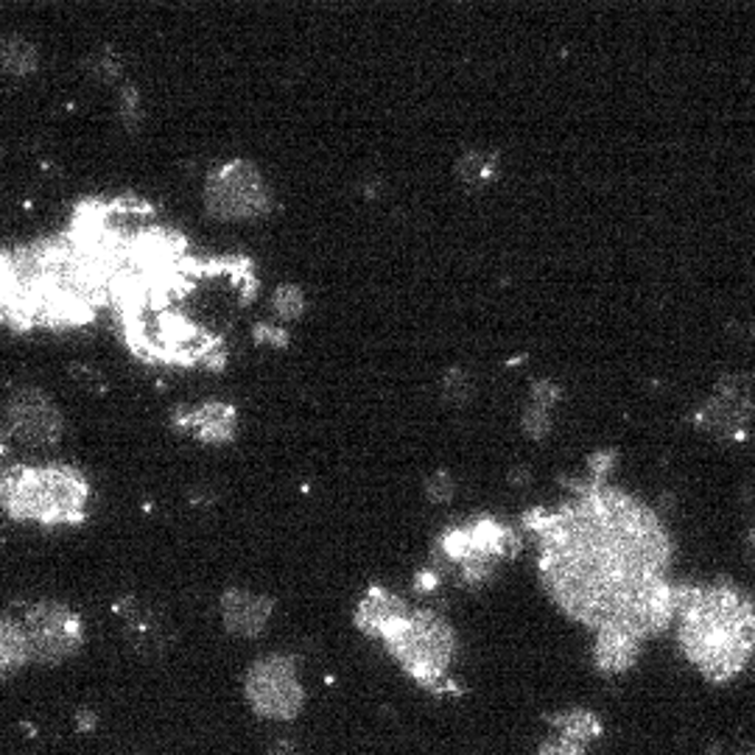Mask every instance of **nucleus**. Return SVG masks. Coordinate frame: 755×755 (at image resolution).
I'll return each instance as SVG.
<instances>
[{"mask_svg": "<svg viewBox=\"0 0 755 755\" xmlns=\"http://www.w3.org/2000/svg\"><path fill=\"white\" fill-rule=\"evenodd\" d=\"M529 523L543 543L546 585L573 618L649 636L677 612L675 585L664 579L669 538L636 498L596 484Z\"/></svg>", "mask_w": 755, "mask_h": 755, "instance_id": "1", "label": "nucleus"}, {"mask_svg": "<svg viewBox=\"0 0 755 755\" xmlns=\"http://www.w3.org/2000/svg\"><path fill=\"white\" fill-rule=\"evenodd\" d=\"M680 641L714 680L736 675L755 649V601L727 582L675 585Z\"/></svg>", "mask_w": 755, "mask_h": 755, "instance_id": "2", "label": "nucleus"}, {"mask_svg": "<svg viewBox=\"0 0 755 755\" xmlns=\"http://www.w3.org/2000/svg\"><path fill=\"white\" fill-rule=\"evenodd\" d=\"M3 503L18 521H37L46 527L79 523L85 518L87 484L73 468H14L3 479Z\"/></svg>", "mask_w": 755, "mask_h": 755, "instance_id": "3", "label": "nucleus"}, {"mask_svg": "<svg viewBox=\"0 0 755 755\" xmlns=\"http://www.w3.org/2000/svg\"><path fill=\"white\" fill-rule=\"evenodd\" d=\"M384 641L390 644L392 655L406 666L409 675L418 677L423 686H437L457 649L453 629L429 610L409 612V618H403Z\"/></svg>", "mask_w": 755, "mask_h": 755, "instance_id": "4", "label": "nucleus"}, {"mask_svg": "<svg viewBox=\"0 0 755 755\" xmlns=\"http://www.w3.org/2000/svg\"><path fill=\"white\" fill-rule=\"evenodd\" d=\"M246 699L261 716L294 719L303 710L305 694L297 683V666L286 655L261 658L246 675Z\"/></svg>", "mask_w": 755, "mask_h": 755, "instance_id": "5", "label": "nucleus"}, {"mask_svg": "<svg viewBox=\"0 0 755 755\" xmlns=\"http://www.w3.org/2000/svg\"><path fill=\"white\" fill-rule=\"evenodd\" d=\"M205 205L216 218H255L269 207V194L258 168L249 163H227L207 179Z\"/></svg>", "mask_w": 755, "mask_h": 755, "instance_id": "6", "label": "nucleus"}, {"mask_svg": "<svg viewBox=\"0 0 755 755\" xmlns=\"http://www.w3.org/2000/svg\"><path fill=\"white\" fill-rule=\"evenodd\" d=\"M26 638L35 664L51 666L70 658L81 644V621L57 601H40L26 612Z\"/></svg>", "mask_w": 755, "mask_h": 755, "instance_id": "7", "label": "nucleus"}, {"mask_svg": "<svg viewBox=\"0 0 755 755\" xmlns=\"http://www.w3.org/2000/svg\"><path fill=\"white\" fill-rule=\"evenodd\" d=\"M7 431L29 448L57 445L62 437V418L42 392H14L7 406Z\"/></svg>", "mask_w": 755, "mask_h": 755, "instance_id": "8", "label": "nucleus"}, {"mask_svg": "<svg viewBox=\"0 0 755 755\" xmlns=\"http://www.w3.org/2000/svg\"><path fill=\"white\" fill-rule=\"evenodd\" d=\"M272 607H275V601L266 599V596L246 594V590H227L222 599V616L229 633L255 638L266 629Z\"/></svg>", "mask_w": 755, "mask_h": 755, "instance_id": "9", "label": "nucleus"}, {"mask_svg": "<svg viewBox=\"0 0 755 755\" xmlns=\"http://www.w3.org/2000/svg\"><path fill=\"white\" fill-rule=\"evenodd\" d=\"M409 618L406 601L398 599L395 594L384 588H372L370 594L361 599L359 610H355V624L364 629L366 636L386 638L398 624Z\"/></svg>", "mask_w": 755, "mask_h": 755, "instance_id": "10", "label": "nucleus"}, {"mask_svg": "<svg viewBox=\"0 0 755 755\" xmlns=\"http://www.w3.org/2000/svg\"><path fill=\"white\" fill-rule=\"evenodd\" d=\"M638 641L641 636H636L633 629L624 627H601L596 629V666L601 671H624L636 664L638 658Z\"/></svg>", "mask_w": 755, "mask_h": 755, "instance_id": "11", "label": "nucleus"}, {"mask_svg": "<svg viewBox=\"0 0 755 755\" xmlns=\"http://www.w3.org/2000/svg\"><path fill=\"white\" fill-rule=\"evenodd\" d=\"M749 401L742 392H719L716 398H710L708 406L703 409V423L708 425L714 434H736L749 418Z\"/></svg>", "mask_w": 755, "mask_h": 755, "instance_id": "12", "label": "nucleus"}, {"mask_svg": "<svg viewBox=\"0 0 755 755\" xmlns=\"http://www.w3.org/2000/svg\"><path fill=\"white\" fill-rule=\"evenodd\" d=\"M185 425L196 431L202 442H227L235 431V412L224 403H207L185 418Z\"/></svg>", "mask_w": 755, "mask_h": 755, "instance_id": "13", "label": "nucleus"}, {"mask_svg": "<svg viewBox=\"0 0 755 755\" xmlns=\"http://www.w3.org/2000/svg\"><path fill=\"white\" fill-rule=\"evenodd\" d=\"M31 660L29 653V638H26L23 624L7 618L3 629H0V664H3V675H14L20 666H26Z\"/></svg>", "mask_w": 755, "mask_h": 755, "instance_id": "14", "label": "nucleus"}, {"mask_svg": "<svg viewBox=\"0 0 755 755\" xmlns=\"http://www.w3.org/2000/svg\"><path fill=\"white\" fill-rule=\"evenodd\" d=\"M555 725H560V733H566V736L577 738V742H582V744L588 742V738L599 736V731H601L599 719H596V716L585 708L566 710L562 716H555Z\"/></svg>", "mask_w": 755, "mask_h": 755, "instance_id": "15", "label": "nucleus"}, {"mask_svg": "<svg viewBox=\"0 0 755 755\" xmlns=\"http://www.w3.org/2000/svg\"><path fill=\"white\" fill-rule=\"evenodd\" d=\"M3 65H7V73L12 76H26L37 68V51L23 40H9L3 48Z\"/></svg>", "mask_w": 755, "mask_h": 755, "instance_id": "16", "label": "nucleus"}, {"mask_svg": "<svg viewBox=\"0 0 755 755\" xmlns=\"http://www.w3.org/2000/svg\"><path fill=\"white\" fill-rule=\"evenodd\" d=\"M272 308H275V314L281 316V320H286V322L297 320V316L305 311L303 292H300L297 286H281L275 292V300H272Z\"/></svg>", "mask_w": 755, "mask_h": 755, "instance_id": "17", "label": "nucleus"}, {"mask_svg": "<svg viewBox=\"0 0 755 755\" xmlns=\"http://www.w3.org/2000/svg\"><path fill=\"white\" fill-rule=\"evenodd\" d=\"M442 395L451 403H464L470 398V381L462 370H451L442 378Z\"/></svg>", "mask_w": 755, "mask_h": 755, "instance_id": "18", "label": "nucleus"}, {"mask_svg": "<svg viewBox=\"0 0 755 755\" xmlns=\"http://www.w3.org/2000/svg\"><path fill=\"white\" fill-rule=\"evenodd\" d=\"M523 425H527V431H529V434H532V437H543L546 431H549V425H551L549 403L535 401L532 406H529L527 418H523Z\"/></svg>", "mask_w": 755, "mask_h": 755, "instance_id": "19", "label": "nucleus"}, {"mask_svg": "<svg viewBox=\"0 0 755 755\" xmlns=\"http://www.w3.org/2000/svg\"><path fill=\"white\" fill-rule=\"evenodd\" d=\"M540 755H585V747L577 738L560 733L555 738H546L543 747H540Z\"/></svg>", "mask_w": 755, "mask_h": 755, "instance_id": "20", "label": "nucleus"}, {"mask_svg": "<svg viewBox=\"0 0 755 755\" xmlns=\"http://www.w3.org/2000/svg\"><path fill=\"white\" fill-rule=\"evenodd\" d=\"M459 177L464 179V183L475 185L481 183V179L487 177V163L484 157L475 155V151H470V155L462 157V163H459Z\"/></svg>", "mask_w": 755, "mask_h": 755, "instance_id": "21", "label": "nucleus"}, {"mask_svg": "<svg viewBox=\"0 0 755 755\" xmlns=\"http://www.w3.org/2000/svg\"><path fill=\"white\" fill-rule=\"evenodd\" d=\"M451 496H453V481L448 479L445 473H437L434 479L429 481V498L437 503H445V501H451Z\"/></svg>", "mask_w": 755, "mask_h": 755, "instance_id": "22", "label": "nucleus"}, {"mask_svg": "<svg viewBox=\"0 0 755 755\" xmlns=\"http://www.w3.org/2000/svg\"><path fill=\"white\" fill-rule=\"evenodd\" d=\"M255 339H261V342L283 344V342H286V333H283L277 325H258V327H255Z\"/></svg>", "mask_w": 755, "mask_h": 755, "instance_id": "23", "label": "nucleus"}, {"mask_svg": "<svg viewBox=\"0 0 755 755\" xmlns=\"http://www.w3.org/2000/svg\"><path fill=\"white\" fill-rule=\"evenodd\" d=\"M269 755H297V744L292 738H277L269 747Z\"/></svg>", "mask_w": 755, "mask_h": 755, "instance_id": "24", "label": "nucleus"}, {"mask_svg": "<svg viewBox=\"0 0 755 755\" xmlns=\"http://www.w3.org/2000/svg\"><path fill=\"white\" fill-rule=\"evenodd\" d=\"M749 546H753V555H755V529L749 532Z\"/></svg>", "mask_w": 755, "mask_h": 755, "instance_id": "25", "label": "nucleus"}]
</instances>
